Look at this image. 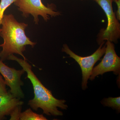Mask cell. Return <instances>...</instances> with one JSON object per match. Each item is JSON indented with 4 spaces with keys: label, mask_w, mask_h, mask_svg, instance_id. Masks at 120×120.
<instances>
[{
    "label": "cell",
    "mask_w": 120,
    "mask_h": 120,
    "mask_svg": "<svg viewBox=\"0 0 120 120\" xmlns=\"http://www.w3.org/2000/svg\"><path fill=\"white\" fill-rule=\"evenodd\" d=\"M8 60H15L19 63L25 72L27 78L30 80L34 88V97L28 101V105L32 109L37 111L41 109L43 113L48 116H61L62 112L58 109H67L66 101L58 99L54 97L52 91L45 87L32 71V67L26 60L18 58L13 54L9 57Z\"/></svg>",
    "instance_id": "1"
},
{
    "label": "cell",
    "mask_w": 120,
    "mask_h": 120,
    "mask_svg": "<svg viewBox=\"0 0 120 120\" xmlns=\"http://www.w3.org/2000/svg\"><path fill=\"white\" fill-rule=\"evenodd\" d=\"M1 26L0 36L4 42L0 45L2 48L0 60L3 61L8 60L9 56L15 53L22 56L26 60L23 54L26 46L30 45L33 47L36 44L26 34L25 30L28 24L17 22L12 14H9L4 15Z\"/></svg>",
    "instance_id": "2"
},
{
    "label": "cell",
    "mask_w": 120,
    "mask_h": 120,
    "mask_svg": "<svg viewBox=\"0 0 120 120\" xmlns=\"http://www.w3.org/2000/svg\"><path fill=\"white\" fill-rule=\"evenodd\" d=\"M102 8L106 15L107 26L102 28L97 36V41L100 45L105 41L117 43L120 38V24L114 12L112 7L113 0H94Z\"/></svg>",
    "instance_id": "3"
},
{
    "label": "cell",
    "mask_w": 120,
    "mask_h": 120,
    "mask_svg": "<svg viewBox=\"0 0 120 120\" xmlns=\"http://www.w3.org/2000/svg\"><path fill=\"white\" fill-rule=\"evenodd\" d=\"M14 4L22 12L23 17H28L30 15H32L36 24H38L39 16H41L45 21L47 22L49 19V15L55 17L60 15V12L56 11L52 4L45 6L41 0H16Z\"/></svg>",
    "instance_id": "4"
},
{
    "label": "cell",
    "mask_w": 120,
    "mask_h": 120,
    "mask_svg": "<svg viewBox=\"0 0 120 120\" xmlns=\"http://www.w3.org/2000/svg\"><path fill=\"white\" fill-rule=\"evenodd\" d=\"M105 41L100 44L97 50L90 56L86 57L80 56L75 54L70 49L67 44L63 45L62 51L69 55L70 57L74 59L79 64L82 73V89L86 90L87 88V82L91 75L92 69L96 62L100 60L105 54L106 45L103 46Z\"/></svg>",
    "instance_id": "5"
},
{
    "label": "cell",
    "mask_w": 120,
    "mask_h": 120,
    "mask_svg": "<svg viewBox=\"0 0 120 120\" xmlns=\"http://www.w3.org/2000/svg\"><path fill=\"white\" fill-rule=\"evenodd\" d=\"M106 44L105 55L101 62L93 68L90 79L93 80L97 76L102 75L108 72L112 71L116 75H120V58L116 53L114 44L107 41Z\"/></svg>",
    "instance_id": "6"
},
{
    "label": "cell",
    "mask_w": 120,
    "mask_h": 120,
    "mask_svg": "<svg viewBox=\"0 0 120 120\" xmlns=\"http://www.w3.org/2000/svg\"><path fill=\"white\" fill-rule=\"evenodd\" d=\"M25 72L23 69L17 70L8 67L0 60V73L4 78L6 85L11 89L9 92L17 98H24V94L21 88L24 83L21 77Z\"/></svg>",
    "instance_id": "7"
},
{
    "label": "cell",
    "mask_w": 120,
    "mask_h": 120,
    "mask_svg": "<svg viewBox=\"0 0 120 120\" xmlns=\"http://www.w3.org/2000/svg\"><path fill=\"white\" fill-rule=\"evenodd\" d=\"M23 102L20 101L11 94L8 92L4 95H0V120H3L5 116L10 115L15 108L22 105Z\"/></svg>",
    "instance_id": "8"
},
{
    "label": "cell",
    "mask_w": 120,
    "mask_h": 120,
    "mask_svg": "<svg viewBox=\"0 0 120 120\" xmlns=\"http://www.w3.org/2000/svg\"><path fill=\"white\" fill-rule=\"evenodd\" d=\"M20 120H46L47 118L43 114H38L34 112L30 108L26 110L20 115Z\"/></svg>",
    "instance_id": "9"
},
{
    "label": "cell",
    "mask_w": 120,
    "mask_h": 120,
    "mask_svg": "<svg viewBox=\"0 0 120 120\" xmlns=\"http://www.w3.org/2000/svg\"><path fill=\"white\" fill-rule=\"evenodd\" d=\"M105 106L111 107L116 109L118 113L120 112V97L105 98L101 101Z\"/></svg>",
    "instance_id": "10"
},
{
    "label": "cell",
    "mask_w": 120,
    "mask_h": 120,
    "mask_svg": "<svg viewBox=\"0 0 120 120\" xmlns=\"http://www.w3.org/2000/svg\"><path fill=\"white\" fill-rule=\"evenodd\" d=\"M16 0H1L0 2V33L1 29V26L2 19L4 15L5 10L12 4L14 3Z\"/></svg>",
    "instance_id": "11"
},
{
    "label": "cell",
    "mask_w": 120,
    "mask_h": 120,
    "mask_svg": "<svg viewBox=\"0 0 120 120\" xmlns=\"http://www.w3.org/2000/svg\"><path fill=\"white\" fill-rule=\"evenodd\" d=\"M22 106H18L15 108L10 115L11 116L10 120H20V115L21 113Z\"/></svg>",
    "instance_id": "12"
},
{
    "label": "cell",
    "mask_w": 120,
    "mask_h": 120,
    "mask_svg": "<svg viewBox=\"0 0 120 120\" xmlns=\"http://www.w3.org/2000/svg\"><path fill=\"white\" fill-rule=\"evenodd\" d=\"M8 92L4 80L2 75H0V95H4L7 94Z\"/></svg>",
    "instance_id": "13"
},
{
    "label": "cell",
    "mask_w": 120,
    "mask_h": 120,
    "mask_svg": "<svg viewBox=\"0 0 120 120\" xmlns=\"http://www.w3.org/2000/svg\"><path fill=\"white\" fill-rule=\"evenodd\" d=\"M117 5V9L116 15L117 19L118 20H120V0H113Z\"/></svg>",
    "instance_id": "14"
},
{
    "label": "cell",
    "mask_w": 120,
    "mask_h": 120,
    "mask_svg": "<svg viewBox=\"0 0 120 120\" xmlns=\"http://www.w3.org/2000/svg\"></svg>",
    "instance_id": "15"
},
{
    "label": "cell",
    "mask_w": 120,
    "mask_h": 120,
    "mask_svg": "<svg viewBox=\"0 0 120 120\" xmlns=\"http://www.w3.org/2000/svg\"></svg>",
    "instance_id": "16"
}]
</instances>
